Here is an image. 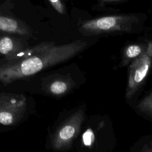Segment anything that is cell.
Returning <instances> with one entry per match:
<instances>
[{
  "mask_svg": "<svg viewBox=\"0 0 152 152\" xmlns=\"http://www.w3.org/2000/svg\"><path fill=\"white\" fill-rule=\"evenodd\" d=\"M152 63V56L145 52L132 61L129 67L126 97L131 99L139 90L148 75Z\"/></svg>",
  "mask_w": 152,
  "mask_h": 152,
  "instance_id": "obj_4",
  "label": "cell"
},
{
  "mask_svg": "<svg viewBox=\"0 0 152 152\" xmlns=\"http://www.w3.org/2000/svg\"><path fill=\"white\" fill-rule=\"evenodd\" d=\"M137 107L143 113L152 115V91L140 102Z\"/></svg>",
  "mask_w": 152,
  "mask_h": 152,
  "instance_id": "obj_10",
  "label": "cell"
},
{
  "mask_svg": "<svg viewBox=\"0 0 152 152\" xmlns=\"http://www.w3.org/2000/svg\"><path fill=\"white\" fill-rule=\"evenodd\" d=\"M138 21V18L132 15L105 16L83 23L80 30L87 35L116 31L129 32Z\"/></svg>",
  "mask_w": 152,
  "mask_h": 152,
  "instance_id": "obj_2",
  "label": "cell"
},
{
  "mask_svg": "<svg viewBox=\"0 0 152 152\" xmlns=\"http://www.w3.org/2000/svg\"><path fill=\"white\" fill-rule=\"evenodd\" d=\"M0 30L20 34L28 33V29L17 20L11 17L0 15Z\"/></svg>",
  "mask_w": 152,
  "mask_h": 152,
  "instance_id": "obj_6",
  "label": "cell"
},
{
  "mask_svg": "<svg viewBox=\"0 0 152 152\" xmlns=\"http://www.w3.org/2000/svg\"><path fill=\"white\" fill-rule=\"evenodd\" d=\"M90 130H87L84 135V142L85 144L90 145L93 141V134Z\"/></svg>",
  "mask_w": 152,
  "mask_h": 152,
  "instance_id": "obj_13",
  "label": "cell"
},
{
  "mask_svg": "<svg viewBox=\"0 0 152 152\" xmlns=\"http://www.w3.org/2000/svg\"><path fill=\"white\" fill-rule=\"evenodd\" d=\"M86 46L87 42L82 40L59 46L49 43L43 49L35 54L1 65L0 82L9 84L34 75L74 57L84 49Z\"/></svg>",
  "mask_w": 152,
  "mask_h": 152,
  "instance_id": "obj_1",
  "label": "cell"
},
{
  "mask_svg": "<svg viewBox=\"0 0 152 152\" xmlns=\"http://www.w3.org/2000/svg\"><path fill=\"white\" fill-rule=\"evenodd\" d=\"M71 84L64 80H56L52 82L49 86L50 92L54 95H62L70 88Z\"/></svg>",
  "mask_w": 152,
  "mask_h": 152,
  "instance_id": "obj_9",
  "label": "cell"
},
{
  "mask_svg": "<svg viewBox=\"0 0 152 152\" xmlns=\"http://www.w3.org/2000/svg\"><path fill=\"white\" fill-rule=\"evenodd\" d=\"M102 2H115V1H118L120 0H100Z\"/></svg>",
  "mask_w": 152,
  "mask_h": 152,
  "instance_id": "obj_15",
  "label": "cell"
},
{
  "mask_svg": "<svg viewBox=\"0 0 152 152\" xmlns=\"http://www.w3.org/2000/svg\"><path fill=\"white\" fill-rule=\"evenodd\" d=\"M147 46L145 47L144 45L138 44H132L129 45L125 49L122 62L124 63V64H126L128 62H130L131 60H134L137 57L140 56L146 51Z\"/></svg>",
  "mask_w": 152,
  "mask_h": 152,
  "instance_id": "obj_7",
  "label": "cell"
},
{
  "mask_svg": "<svg viewBox=\"0 0 152 152\" xmlns=\"http://www.w3.org/2000/svg\"><path fill=\"white\" fill-rule=\"evenodd\" d=\"M54 9L61 14L65 13V7L61 0H49Z\"/></svg>",
  "mask_w": 152,
  "mask_h": 152,
  "instance_id": "obj_12",
  "label": "cell"
},
{
  "mask_svg": "<svg viewBox=\"0 0 152 152\" xmlns=\"http://www.w3.org/2000/svg\"><path fill=\"white\" fill-rule=\"evenodd\" d=\"M18 49L17 43L11 37L5 36L0 39V53L9 57Z\"/></svg>",
  "mask_w": 152,
  "mask_h": 152,
  "instance_id": "obj_8",
  "label": "cell"
},
{
  "mask_svg": "<svg viewBox=\"0 0 152 152\" xmlns=\"http://www.w3.org/2000/svg\"><path fill=\"white\" fill-rule=\"evenodd\" d=\"M145 52L148 54L150 56H152V41L148 43L147 46V49L145 51Z\"/></svg>",
  "mask_w": 152,
  "mask_h": 152,
  "instance_id": "obj_14",
  "label": "cell"
},
{
  "mask_svg": "<svg viewBox=\"0 0 152 152\" xmlns=\"http://www.w3.org/2000/svg\"><path fill=\"white\" fill-rule=\"evenodd\" d=\"M23 96L17 95V94H8V93H0V106L2 105L5 103L15 101Z\"/></svg>",
  "mask_w": 152,
  "mask_h": 152,
  "instance_id": "obj_11",
  "label": "cell"
},
{
  "mask_svg": "<svg viewBox=\"0 0 152 152\" xmlns=\"http://www.w3.org/2000/svg\"><path fill=\"white\" fill-rule=\"evenodd\" d=\"M84 119L83 110H77L71 115L55 132L52 140V147L58 150L69 148L80 132Z\"/></svg>",
  "mask_w": 152,
  "mask_h": 152,
  "instance_id": "obj_3",
  "label": "cell"
},
{
  "mask_svg": "<svg viewBox=\"0 0 152 152\" xmlns=\"http://www.w3.org/2000/svg\"><path fill=\"white\" fill-rule=\"evenodd\" d=\"M26 103L24 97L0 106V124L4 125L14 124L26 110Z\"/></svg>",
  "mask_w": 152,
  "mask_h": 152,
  "instance_id": "obj_5",
  "label": "cell"
}]
</instances>
